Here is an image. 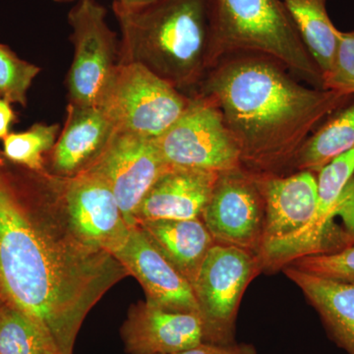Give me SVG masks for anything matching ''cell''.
Listing matches in <instances>:
<instances>
[{
	"label": "cell",
	"instance_id": "cb8c5ba5",
	"mask_svg": "<svg viewBox=\"0 0 354 354\" xmlns=\"http://www.w3.org/2000/svg\"><path fill=\"white\" fill-rule=\"evenodd\" d=\"M288 266L320 278L354 285V245L339 252L299 258Z\"/></svg>",
	"mask_w": 354,
	"mask_h": 354
},
{
	"label": "cell",
	"instance_id": "d6986e66",
	"mask_svg": "<svg viewBox=\"0 0 354 354\" xmlns=\"http://www.w3.org/2000/svg\"><path fill=\"white\" fill-rule=\"evenodd\" d=\"M354 150V101L330 115L300 148L292 172L318 174L335 158Z\"/></svg>",
	"mask_w": 354,
	"mask_h": 354
},
{
	"label": "cell",
	"instance_id": "7c38bea8",
	"mask_svg": "<svg viewBox=\"0 0 354 354\" xmlns=\"http://www.w3.org/2000/svg\"><path fill=\"white\" fill-rule=\"evenodd\" d=\"M143 288L146 301L171 312L199 313L192 286L158 250L138 225L113 254Z\"/></svg>",
	"mask_w": 354,
	"mask_h": 354
},
{
	"label": "cell",
	"instance_id": "484cf974",
	"mask_svg": "<svg viewBox=\"0 0 354 354\" xmlns=\"http://www.w3.org/2000/svg\"><path fill=\"white\" fill-rule=\"evenodd\" d=\"M172 354H257L251 344H216L202 342L185 351Z\"/></svg>",
	"mask_w": 354,
	"mask_h": 354
},
{
	"label": "cell",
	"instance_id": "30bf717a",
	"mask_svg": "<svg viewBox=\"0 0 354 354\" xmlns=\"http://www.w3.org/2000/svg\"><path fill=\"white\" fill-rule=\"evenodd\" d=\"M216 243L259 253L265 203L257 177L242 167L218 174L202 218Z\"/></svg>",
	"mask_w": 354,
	"mask_h": 354
},
{
	"label": "cell",
	"instance_id": "9c48e42d",
	"mask_svg": "<svg viewBox=\"0 0 354 354\" xmlns=\"http://www.w3.org/2000/svg\"><path fill=\"white\" fill-rule=\"evenodd\" d=\"M97 0H79L69 12L74 58L67 77L69 102L101 106L118 69L120 44Z\"/></svg>",
	"mask_w": 354,
	"mask_h": 354
},
{
	"label": "cell",
	"instance_id": "8fae6325",
	"mask_svg": "<svg viewBox=\"0 0 354 354\" xmlns=\"http://www.w3.org/2000/svg\"><path fill=\"white\" fill-rule=\"evenodd\" d=\"M169 167L155 140L118 131L106 152L87 172L108 184L123 218L133 227L137 225L135 214L142 200Z\"/></svg>",
	"mask_w": 354,
	"mask_h": 354
},
{
	"label": "cell",
	"instance_id": "9a60e30c",
	"mask_svg": "<svg viewBox=\"0 0 354 354\" xmlns=\"http://www.w3.org/2000/svg\"><path fill=\"white\" fill-rule=\"evenodd\" d=\"M256 177L265 203L262 248L295 236L312 221L318 202L317 177L311 171Z\"/></svg>",
	"mask_w": 354,
	"mask_h": 354
},
{
	"label": "cell",
	"instance_id": "7402d4cb",
	"mask_svg": "<svg viewBox=\"0 0 354 354\" xmlns=\"http://www.w3.org/2000/svg\"><path fill=\"white\" fill-rule=\"evenodd\" d=\"M58 132V124L36 123L26 131L9 133L2 140L1 153L9 162L30 171H46L44 157L55 146Z\"/></svg>",
	"mask_w": 354,
	"mask_h": 354
},
{
	"label": "cell",
	"instance_id": "8992f818",
	"mask_svg": "<svg viewBox=\"0 0 354 354\" xmlns=\"http://www.w3.org/2000/svg\"><path fill=\"white\" fill-rule=\"evenodd\" d=\"M261 272L257 254L218 243L209 249L192 285L204 325L205 342L234 344L242 297Z\"/></svg>",
	"mask_w": 354,
	"mask_h": 354
},
{
	"label": "cell",
	"instance_id": "f546056e",
	"mask_svg": "<svg viewBox=\"0 0 354 354\" xmlns=\"http://www.w3.org/2000/svg\"><path fill=\"white\" fill-rule=\"evenodd\" d=\"M55 1H58V2H67V1H72V0H55Z\"/></svg>",
	"mask_w": 354,
	"mask_h": 354
},
{
	"label": "cell",
	"instance_id": "e0dca14e",
	"mask_svg": "<svg viewBox=\"0 0 354 354\" xmlns=\"http://www.w3.org/2000/svg\"><path fill=\"white\" fill-rule=\"evenodd\" d=\"M283 271L316 310L330 339L354 354V285L313 276L291 266Z\"/></svg>",
	"mask_w": 354,
	"mask_h": 354
},
{
	"label": "cell",
	"instance_id": "5b68a950",
	"mask_svg": "<svg viewBox=\"0 0 354 354\" xmlns=\"http://www.w3.org/2000/svg\"><path fill=\"white\" fill-rule=\"evenodd\" d=\"M190 97L139 64H118L101 108L118 132L157 140L181 115Z\"/></svg>",
	"mask_w": 354,
	"mask_h": 354
},
{
	"label": "cell",
	"instance_id": "2e32d148",
	"mask_svg": "<svg viewBox=\"0 0 354 354\" xmlns=\"http://www.w3.org/2000/svg\"><path fill=\"white\" fill-rule=\"evenodd\" d=\"M218 176V172L169 167L142 200L135 221L201 220Z\"/></svg>",
	"mask_w": 354,
	"mask_h": 354
},
{
	"label": "cell",
	"instance_id": "7a4b0ae2",
	"mask_svg": "<svg viewBox=\"0 0 354 354\" xmlns=\"http://www.w3.org/2000/svg\"><path fill=\"white\" fill-rule=\"evenodd\" d=\"M196 93L218 104L241 167L260 176L292 174L306 139L354 97L304 85L281 62L256 53L221 58Z\"/></svg>",
	"mask_w": 354,
	"mask_h": 354
},
{
	"label": "cell",
	"instance_id": "5bb4252c",
	"mask_svg": "<svg viewBox=\"0 0 354 354\" xmlns=\"http://www.w3.org/2000/svg\"><path fill=\"white\" fill-rule=\"evenodd\" d=\"M121 337L128 354H172L205 342V330L198 313L167 311L139 301L129 309Z\"/></svg>",
	"mask_w": 354,
	"mask_h": 354
},
{
	"label": "cell",
	"instance_id": "4fadbf2b",
	"mask_svg": "<svg viewBox=\"0 0 354 354\" xmlns=\"http://www.w3.org/2000/svg\"><path fill=\"white\" fill-rule=\"evenodd\" d=\"M118 129L101 106L70 102L62 132L44 157V169L53 176L72 177L90 171Z\"/></svg>",
	"mask_w": 354,
	"mask_h": 354
},
{
	"label": "cell",
	"instance_id": "ffe728a7",
	"mask_svg": "<svg viewBox=\"0 0 354 354\" xmlns=\"http://www.w3.org/2000/svg\"><path fill=\"white\" fill-rule=\"evenodd\" d=\"M324 76L332 64L339 30L327 10L328 0H281Z\"/></svg>",
	"mask_w": 354,
	"mask_h": 354
},
{
	"label": "cell",
	"instance_id": "4316f807",
	"mask_svg": "<svg viewBox=\"0 0 354 354\" xmlns=\"http://www.w3.org/2000/svg\"><path fill=\"white\" fill-rule=\"evenodd\" d=\"M16 120V114L10 102L0 97V139L3 140L10 133V127Z\"/></svg>",
	"mask_w": 354,
	"mask_h": 354
},
{
	"label": "cell",
	"instance_id": "d4e9b609",
	"mask_svg": "<svg viewBox=\"0 0 354 354\" xmlns=\"http://www.w3.org/2000/svg\"><path fill=\"white\" fill-rule=\"evenodd\" d=\"M323 88L354 97V30L339 32L334 57Z\"/></svg>",
	"mask_w": 354,
	"mask_h": 354
},
{
	"label": "cell",
	"instance_id": "f1b7e54d",
	"mask_svg": "<svg viewBox=\"0 0 354 354\" xmlns=\"http://www.w3.org/2000/svg\"><path fill=\"white\" fill-rule=\"evenodd\" d=\"M6 295H4L3 291H2L1 288H0V306H1V305L4 304V301H6Z\"/></svg>",
	"mask_w": 354,
	"mask_h": 354
},
{
	"label": "cell",
	"instance_id": "ba28073f",
	"mask_svg": "<svg viewBox=\"0 0 354 354\" xmlns=\"http://www.w3.org/2000/svg\"><path fill=\"white\" fill-rule=\"evenodd\" d=\"M183 115L155 140L169 167L220 172L241 167V150L211 97L190 95Z\"/></svg>",
	"mask_w": 354,
	"mask_h": 354
},
{
	"label": "cell",
	"instance_id": "44dd1931",
	"mask_svg": "<svg viewBox=\"0 0 354 354\" xmlns=\"http://www.w3.org/2000/svg\"><path fill=\"white\" fill-rule=\"evenodd\" d=\"M0 354H62L53 337L6 300L0 306Z\"/></svg>",
	"mask_w": 354,
	"mask_h": 354
},
{
	"label": "cell",
	"instance_id": "ac0fdd59",
	"mask_svg": "<svg viewBox=\"0 0 354 354\" xmlns=\"http://www.w3.org/2000/svg\"><path fill=\"white\" fill-rule=\"evenodd\" d=\"M138 225L192 286L203 261L216 243L202 220L146 221Z\"/></svg>",
	"mask_w": 354,
	"mask_h": 354
},
{
	"label": "cell",
	"instance_id": "603a6c76",
	"mask_svg": "<svg viewBox=\"0 0 354 354\" xmlns=\"http://www.w3.org/2000/svg\"><path fill=\"white\" fill-rule=\"evenodd\" d=\"M41 69L18 57L10 48L0 44V97L25 106L32 81Z\"/></svg>",
	"mask_w": 354,
	"mask_h": 354
},
{
	"label": "cell",
	"instance_id": "6da1fadb",
	"mask_svg": "<svg viewBox=\"0 0 354 354\" xmlns=\"http://www.w3.org/2000/svg\"><path fill=\"white\" fill-rule=\"evenodd\" d=\"M128 276L113 254L72 230L38 172L0 152V288L53 337L62 354H72L88 312Z\"/></svg>",
	"mask_w": 354,
	"mask_h": 354
},
{
	"label": "cell",
	"instance_id": "3957f363",
	"mask_svg": "<svg viewBox=\"0 0 354 354\" xmlns=\"http://www.w3.org/2000/svg\"><path fill=\"white\" fill-rule=\"evenodd\" d=\"M121 30L120 64L145 67L187 95L211 69L209 0H158L127 10L113 4Z\"/></svg>",
	"mask_w": 354,
	"mask_h": 354
},
{
	"label": "cell",
	"instance_id": "83f0119b",
	"mask_svg": "<svg viewBox=\"0 0 354 354\" xmlns=\"http://www.w3.org/2000/svg\"><path fill=\"white\" fill-rule=\"evenodd\" d=\"M157 1L158 0H114L113 4L127 10H134V9L150 6Z\"/></svg>",
	"mask_w": 354,
	"mask_h": 354
},
{
	"label": "cell",
	"instance_id": "277c9868",
	"mask_svg": "<svg viewBox=\"0 0 354 354\" xmlns=\"http://www.w3.org/2000/svg\"><path fill=\"white\" fill-rule=\"evenodd\" d=\"M211 68L221 58L256 53L274 58L312 87L323 73L281 0H209Z\"/></svg>",
	"mask_w": 354,
	"mask_h": 354
},
{
	"label": "cell",
	"instance_id": "52a82bcc",
	"mask_svg": "<svg viewBox=\"0 0 354 354\" xmlns=\"http://www.w3.org/2000/svg\"><path fill=\"white\" fill-rule=\"evenodd\" d=\"M37 172L50 201L81 239L113 255L120 250L131 227L101 177L92 172L72 177Z\"/></svg>",
	"mask_w": 354,
	"mask_h": 354
}]
</instances>
